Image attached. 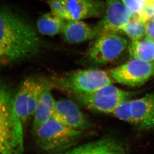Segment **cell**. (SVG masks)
<instances>
[{
    "mask_svg": "<svg viewBox=\"0 0 154 154\" xmlns=\"http://www.w3.org/2000/svg\"><path fill=\"white\" fill-rule=\"evenodd\" d=\"M48 89L43 92L36 105L34 114L32 133L34 134L38 128L52 118L56 101Z\"/></svg>",
    "mask_w": 154,
    "mask_h": 154,
    "instance_id": "cell-14",
    "label": "cell"
},
{
    "mask_svg": "<svg viewBox=\"0 0 154 154\" xmlns=\"http://www.w3.org/2000/svg\"><path fill=\"white\" fill-rule=\"evenodd\" d=\"M126 149L117 140L103 137L91 142L74 147L66 153L76 154H124Z\"/></svg>",
    "mask_w": 154,
    "mask_h": 154,
    "instance_id": "cell-12",
    "label": "cell"
},
{
    "mask_svg": "<svg viewBox=\"0 0 154 154\" xmlns=\"http://www.w3.org/2000/svg\"><path fill=\"white\" fill-rule=\"evenodd\" d=\"M52 118L73 129L83 131L91 124L79 106L69 99L56 101Z\"/></svg>",
    "mask_w": 154,
    "mask_h": 154,
    "instance_id": "cell-10",
    "label": "cell"
},
{
    "mask_svg": "<svg viewBox=\"0 0 154 154\" xmlns=\"http://www.w3.org/2000/svg\"></svg>",
    "mask_w": 154,
    "mask_h": 154,
    "instance_id": "cell-23",
    "label": "cell"
},
{
    "mask_svg": "<svg viewBox=\"0 0 154 154\" xmlns=\"http://www.w3.org/2000/svg\"><path fill=\"white\" fill-rule=\"evenodd\" d=\"M51 12L67 21L103 17L106 2L100 0H49Z\"/></svg>",
    "mask_w": 154,
    "mask_h": 154,
    "instance_id": "cell-5",
    "label": "cell"
},
{
    "mask_svg": "<svg viewBox=\"0 0 154 154\" xmlns=\"http://www.w3.org/2000/svg\"><path fill=\"white\" fill-rule=\"evenodd\" d=\"M134 13L121 0H106V11L102 20L95 25L99 35L117 34L128 23Z\"/></svg>",
    "mask_w": 154,
    "mask_h": 154,
    "instance_id": "cell-9",
    "label": "cell"
},
{
    "mask_svg": "<svg viewBox=\"0 0 154 154\" xmlns=\"http://www.w3.org/2000/svg\"><path fill=\"white\" fill-rule=\"evenodd\" d=\"M44 44L22 17L0 8V69L38 54Z\"/></svg>",
    "mask_w": 154,
    "mask_h": 154,
    "instance_id": "cell-1",
    "label": "cell"
},
{
    "mask_svg": "<svg viewBox=\"0 0 154 154\" xmlns=\"http://www.w3.org/2000/svg\"><path fill=\"white\" fill-rule=\"evenodd\" d=\"M131 102L132 100L128 99L120 104L112 113L114 116L120 120L133 124Z\"/></svg>",
    "mask_w": 154,
    "mask_h": 154,
    "instance_id": "cell-18",
    "label": "cell"
},
{
    "mask_svg": "<svg viewBox=\"0 0 154 154\" xmlns=\"http://www.w3.org/2000/svg\"><path fill=\"white\" fill-rule=\"evenodd\" d=\"M62 32L66 41L70 44H79L99 36L95 26L82 20L67 21Z\"/></svg>",
    "mask_w": 154,
    "mask_h": 154,
    "instance_id": "cell-13",
    "label": "cell"
},
{
    "mask_svg": "<svg viewBox=\"0 0 154 154\" xmlns=\"http://www.w3.org/2000/svg\"><path fill=\"white\" fill-rule=\"evenodd\" d=\"M146 5L154 3V0H146Z\"/></svg>",
    "mask_w": 154,
    "mask_h": 154,
    "instance_id": "cell-22",
    "label": "cell"
},
{
    "mask_svg": "<svg viewBox=\"0 0 154 154\" xmlns=\"http://www.w3.org/2000/svg\"><path fill=\"white\" fill-rule=\"evenodd\" d=\"M108 73L112 81L118 84L138 87L144 85L154 76V62L149 63L133 58Z\"/></svg>",
    "mask_w": 154,
    "mask_h": 154,
    "instance_id": "cell-7",
    "label": "cell"
},
{
    "mask_svg": "<svg viewBox=\"0 0 154 154\" xmlns=\"http://www.w3.org/2000/svg\"><path fill=\"white\" fill-rule=\"evenodd\" d=\"M135 93L108 85L92 93L74 97L87 109L95 112L112 113L117 106L128 100Z\"/></svg>",
    "mask_w": 154,
    "mask_h": 154,
    "instance_id": "cell-6",
    "label": "cell"
},
{
    "mask_svg": "<svg viewBox=\"0 0 154 154\" xmlns=\"http://www.w3.org/2000/svg\"><path fill=\"white\" fill-rule=\"evenodd\" d=\"M136 15H138L144 22L148 19H154V2L150 4L146 5L143 10Z\"/></svg>",
    "mask_w": 154,
    "mask_h": 154,
    "instance_id": "cell-20",
    "label": "cell"
},
{
    "mask_svg": "<svg viewBox=\"0 0 154 154\" xmlns=\"http://www.w3.org/2000/svg\"><path fill=\"white\" fill-rule=\"evenodd\" d=\"M144 23L146 36L154 41V19H148Z\"/></svg>",
    "mask_w": 154,
    "mask_h": 154,
    "instance_id": "cell-21",
    "label": "cell"
},
{
    "mask_svg": "<svg viewBox=\"0 0 154 154\" xmlns=\"http://www.w3.org/2000/svg\"><path fill=\"white\" fill-rule=\"evenodd\" d=\"M133 124L143 130L154 128V91L132 100Z\"/></svg>",
    "mask_w": 154,
    "mask_h": 154,
    "instance_id": "cell-11",
    "label": "cell"
},
{
    "mask_svg": "<svg viewBox=\"0 0 154 154\" xmlns=\"http://www.w3.org/2000/svg\"><path fill=\"white\" fill-rule=\"evenodd\" d=\"M50 80L53 88L62 90L73 97L92 93L112 83L108 72L95 69L76 70L52 77Z\"/></svg>",
    "mask_w": 154,
    "mask_h": 154,
    "instance_id": "cell-3",
    "label": "cell"
},
{
    "mask_svg": "<svg viewBox=\"0 0 154 154\" xmlns=\"http://www.w3.org/2000/svg\"><path fill=\"white\" fill-rule=\"evenodd\" d=\"M125 6L132 11L135 14H138L145 6L146 0H121Z\"/></svg>",
    "mask_w": 154,
    "mask_h": 154,
    "instance_id": "cell-19",
    "label": "cell"
},
{
    "mask_svg": "<svg viewBox=\"0 0 154 154\" xmlns=\"http://www.w3.org/2000/svg\"><path fill=\"white\" fill-rule=\"evenodd\" d=\"M83 131L73 129L51 118L33 135L41 150L47 153H66L70 150Z\"/></svg>",
    "mask_w": 154,
    "mask_h": 154,
    "instance_id": "cell-4",
    "label": "cell"
},
{
    "mask_svg": "<svg viewBox=\"0 0 154 154\" xmlns=\"http://www.w3.org/2000/svg\"><path fill=\"white\" fill-rule=\"evenodd\" d=\"M124 32L132 41H136L145 36V23L138 15L133 14L128 23L122 28Z\"/></svg>",
    "mask_w": 154,
    "mask_h": 154,
    "instance_id": "cell-17",
    "label": "cell"
},
{
    "mask_svg": "<svg viewBox=\"0 0 154 154\" xmlns=\"http://www.w3.org/2000/svg\"><path fill=\"white\" fill-rule=\"evenodd\" d=\"M130 55L142 61H154V41L147 36L132 42L128 45Z\"/></svg>",
    "mask_w": 154,
    "mask_h": 154,
    "instance_id": "cell-15",
    "label": "cell"
},
{
    "mask_svg": "<svg viewBox=\"0 0 154 154\" xmlns=\"http://www.w3.org/2000/svg\"><path fill=\"white\" fill-rule=\"evenodd\" d=\"M15 95L0 79V154H20L24 150L23 125L15 111Z\"/></svg>",
    "mask_w": 154,
    "mask_h": 154,
    "instance_id": "cell-2",
    "label": "cell"
},
{
    "mask_svg": "<svg viewBox=\"0 0 154 154\" xmlns=\"http://www.w3.org/2000/svg\"><path fill=\"white\" fill-rule=\"evenodd\" d=\"M96 38L87 54L88 60L94 64H107L115 60L128 45L126 39L114 33L101 35Z\"/></svg>",
    "mask_w": 154,
    "mask_h": 154,
    "instance_id": "cell-8",
    "label": "cell"
},
{
    "mask_svg": "<svg viewBox=\"0 0 154 154\" xmlns=\"http://www.w3.org/2000/svg\"><path fill=\"white\" fill-rule=\"evenodd\" d=\"M67 20L51 12L41 17L37 22L38 30L42 35L53 36L63 32Z\"/></svg>",
    "mask_w": 154,
    "mask_h": 154,
    "instance_id": "cell-16",
    "label": "cell"
}]
</instances>
